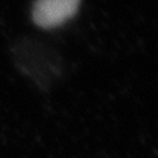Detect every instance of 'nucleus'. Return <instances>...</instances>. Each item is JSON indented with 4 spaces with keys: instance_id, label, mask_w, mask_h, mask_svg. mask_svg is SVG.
<instances>
[{
    "instance_id": "1",
    "label": "nucleus",
    "mask_w": 158,
    "mask_h": 158,
    "mask_svg": "<svg viewBox=\"0 0 158 158\" xmlns=\"http://www.w3.org/2000/svg\"><path fill=\"white\" fill-rule=\"evenodd\" d=\"M81 0H35L33 22L42 29L60 27L78 12Z\"/></svg>"
}]
</instances>
